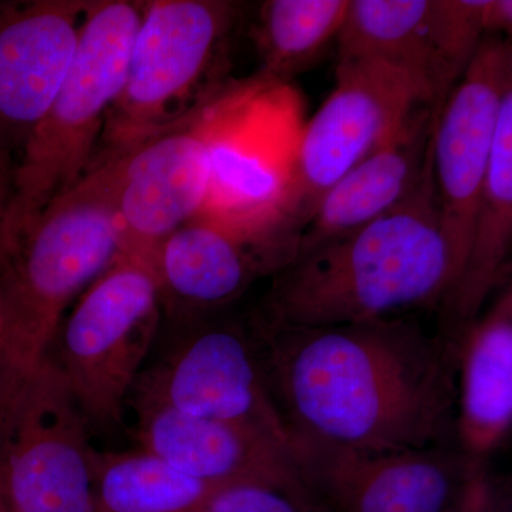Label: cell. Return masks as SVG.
Listing matches in <instances>:
<instances>
[{
    "label": "cell",
    "instance_id": "1",
    "mask_svg": "<svg viewBox=\"0 0 512 512\" xmlns=\"http://www.w3.org/2000/svg\"><path fill=\"white\" fill-rule=\"evenodd\" d=\"M289 436L362 453L439 447L456 403V349L413 319L293 326L252 318Z\"/></svg>",
    "mask_w": 512,
    "mask_h": 512
},
{
    "label": "cell",
    "instance_id": "2",
    "mask_svg": "<svg viewBox=\"0 0 512 512\" xmlns=\"http://www.w3.org/2000/svg\"><path fill=\"white\" fill-rule=\"evenodd\" d=\"M461 272L441 225L430 148L423 177L400 204L296 256L276 272L252 318L293 326L402 318L441 308Z\"/></svg>",
    "mask_w": 512,
    "mask_h": 512
},
{
    "label": "cell",
    "instance_id": "3",
    "mask_svg": "<svg viewBox=\"0 0 512 512\" xmlns=\"http://www.w3.org/2000/svg\"><path fill=\"white\" fill-rule=\"evenodd\" d=\"M121 254L114 157H97L28 227L0 235V399L46 359L74 299Z\"/></svg>",
    "mask_w": 512,
    "mask_h": 512
},
{
    "label": "cell",
    "instance_id": "4",
    "mask_svg": "<svg viewBox=\"0 0 512 512\" xmlns=\"http://www.w3.org/2000/svg\"><path fill=\"white\" fill-rule=\"evenodd\" d=\"M143 10L134 0H90L69 70L12 173L0 235L28 227L92 168Z\"/></svg>",
    "mask_w": 512,
    "mask_h": 512
},
{
    "label": "cell",
    "instance_id": "5",
    "mask_svg": "<svg viewBox=\"0 0 512 512\" xmlns=\"http://www.w3.org/2000/svg\"><path fill=\"white\" fill-rule=\"evenodd\" d=\"M242 9L228 0L144 2L97 157L117 156L170 130L220 92L229 82L225 72Z\"/></svg>",
    "mask_w": 512,
    "mask_h": 512
},
{
    "label": "cell",
    "instance_id": "6",
    "mask_svg": "<svg viewBox=\"0 0 512 512\" xmlns=\"http://www.w3.org/2000/svg\"><path fill=\"white\" fill-rule=\"evenodd\" d=\"M163 301L146 256L121 254L77 298L47 356L87 426H117L156 339Z\"/></svg>",
    "mask_w": 512,
    "mask_h": 512
},
{
    "label": "cell",
    "instance_id": "7",
    "mask_svg": "<svg viewBox=\"0 0 512 512\" xmlns=\"http://www.w3.org/2000/svg\"><path fill=\"white\" fill-rule=\"evenodd\" d=\"M86 429L49 356L0 399V500L10 512H94Z\"/></svg>",
    "mask_w": 512,
    "mask_h": 512
},
{
    "label": "cell",
    "instance_id": "8",
    "mask_svg": "<svg viewBox=\"0 0 512 512\" xmlns=\"http://www.w3.org/2000/svg\"><path fill=\"white\" fill-rule=\"evenodd\" d=\"M299 480L318 512H464L488 476L463 451L362 453L289 436Z\"/></svg>",
    "mask_w": 512,
    "mask_h": 512
},
{
    "label": "cell",
    "instance_id": "9",
    "mask_svg": "<svg viewBox=\"0 0 512 512\" xmlns=\"http://www.w3.org/2000/svg\"><path fill=\"white\" fill-rule=\"evenodd\" d=\"M335 86L288 161L284 208L302 229L323 195L424 104L404 74L370 57L338 59Z\"/></svg>",
    "mask_w": 512,
    "mask_h": 512
},
{
    "label": "cell",
    "instance_id": "10",
    "mask_svg": "<svg viewBox=\"0 0 512 512\" xmlns=\"http://www.w3.org/2000/svg\"><path fill=\"white\" fill-rule=\"evenodd\" d=\"M490 0H349L338 59L370 57L404 74L436 124L487 37Z\"/></svg>",
    "mask_w": 512,
    "mask_h": 512
},
{
    "label": "cell",
    "instance_id": "11",
    "mask_svg": "<svg viewBox=\"0 0 512 512\" xmlns=\"http://www.w3.org/2000/svg\"><path fill=\"white\" fill-rule=\"evenodd\" d=\"M301 234L291 220L248 227L195 215L164 238L151 256L163 308L191 319L224 308L256 279L291 264Z\"/></svg>",
    "mask_w": 512,
    "mask_h": 512
},
{
    "label": "cell",
    "instance_id": "12",
    "mask_svg": "<svg viewBox=\"0 0 512 512\" xmlns=\"http://www.w3.org/2000/svg\"><path fill=\"white\" fill-rule=\"evenodd\" d=\"M511 90L510 39L485 37L434 124L431 168L441 225L463 268L493 153L498 116Z\"/></svg>",
    "mask_w": 512,
    "mask_h": 512
},
{
    "label": "cell",
    "instance_id": "13",
    "mask_svg": "<svg viewBox=\"0 0 512 512\" xmlns=\"http://www.w3.org/2000/svg\"><path fill=\"white\" fill-rule=\"evenodd\" d=\"M220 92L177 126L109 156L116 160L123 254L151 261L164 238L200 214L207 198L212 124Z\"/></svg>",
    "mask_w": 512,
    "mask_h": 512
},
{
    "label": "cell",
    "instance_id": "14",
    "mask_svg": "<svg viewBox=\"0 0 512 512\" xmlns=\"http://www.w3.org/2000/svg\"><path fill=\"white\" fill-rule=\"evenodd\" d=\"M254 345L237 326L195 330L150 372L134 393L178 412L264 430L289 444Z\"/></svg>",
    "mask_w": 512,
    "mask_h": 512
},
{
    "label": "cell",
    "instance_id": "15",
    "mask_svg": "<svg viewBox=\"0 0 512 512\" xmlns=\"http://www.w3.org/2000/svg\"><path fill=\"white\" fill-rule=\"evenodd\" d=\"M133 406L141 448L181 473L217 485H264L311 504L291 448L278 437L244 424L190 416L143 394L134 393Z\"/></svg>",
    "mask_w": 512,
    "mask_h": 512
},
{
    "label": "cell",
    "instance_id": "16",
    "mask_svg": "<svg viewBox=\"0 0 512 512\" xmlns=\"http://www.w3.org/2000/svg\"><path fill=\"white\" fill-rule=\"evenodd\" d=\"M90 0H0V147L22 150L72 63Z\"/></svg>",
    "mask_w": 512,
    "mask_h": 512
},
{
    "label": "cell",
    "instance_id": "17",
    "mask_svg": "<svg viewBox=\"0 0 512 512\" xmlns=\"http://www.w3.org/2000/svg\"><path fill=\"white\" fill-rule=\"evenodd\" d=\"M433 113L420 104L406 120L333 185L302 229L298 254L365 227L416 188L430 160Z\"/></svg>",
    "mask_w": 512,
    "mask_h": 512
},
{
    "label": "cell",
    "instance_id": "18",
    "mask_svg": "<svg viewBox=\"0 0 512 512\" xmlns=\"http://www.w3.org/2000/svg\"><path fill=\"white\" fill-rule=\"evenodd\" d=\"M460 366L457 431L461 450L485 463L512 423V288L464 329L456 342Z\"/></svg>",
    "mask_w": 512,
    "mask_h": 512
},
{
    "label": "cell",
    "instance_id": "19",
    "mask_svg": "<svg viewBox=\"0 0 512 512\" xmlns=\"http://www.w3.org/2000/svg\"><path fill=\"white\" fill-rule=\"evenodd\" d=\"M512 239V90L498 116L493 153L480 198L466 264L453 292L441 305L446 336L456 346L461 333L478 318L491 293L505 279Z\"/></svg>",
    "mask_w": 512,
    "mask_h": 512
},
{
    "label": "cell",
    "instance_id": "20",
    "mask_svg": "<svg viewBox=\"0 0 512 512\" xmlns=\"http://www.w3.org/2000/svg\"><path fill=\"white\" fill-rule=\"evenodd\" d=\"M349 0H268L251 28L259 57L256 76L278 89L312 67L338 39Z\"/></svg>",
    "mask_w": 512,
    "mask_h": 512
},
{
    "label": "cell",
    "instance_id": "21",
    "mask_svg": "<svg viewBox=\"0 0 512 512\" xmlns=\"http://www.w3.org/2000/svg\"><path fill=\"white\" fill-rule=\"evenodd\" d=\"M94 512H188L227 485L187 476L148 451H96Z\"/></svg>",
    "mask_w": 512,
    "mask_h": 512
},
{
    "label": "cell",
    "instance_id": "22",
    "mask_svg": "<svg viewBox=\"0 0 512 512\" xmlns=\"http://www.w3.org/2000/svg\"><path fill=\"white\" fill-rule=\"evenodd\" d=\"M188 512H318L311 504L264 485H227Z\"/></svg>",
    "mask_w": 512,
    "mask_h": 512
},
{
    "label": "cell",
    "instance_id": "23",
    "mask_svg": "<svg viewBox=\"0 0 512 512\" xmlns=\"http://www.w3.org/2000/svg\"><path fill=\"white\" fill-rule=\"evenodd\" d=\"M464 512H511L510 498L487 476Z\"/></svg>",
    "mask_w": 512,
    "mask_h": 512
},
{
    "label": "cell",
    "instance_id": "24",
    "mask_svg": "<svg viewBox=\"0 0 512 512\" xmlns=\"http://www.w3.org/2000/svg\"><path fill=\"white\" fill-rule=\"evenodd\" d=\"M512 32L511 0H490L487 13L488 37H505L510 39Z\"/></svg>",
    "mask_w": 512,
    "mask_h": 512
},
{
    "label": "cell",
    "instance_id": "25",
    "mask_svg": "<svg viewBox=\"0 0 512 512\" xmlns=\"http://www.w3.org/2000/svg\"><path fill=\"white\" fill-rule=\"evenodd\" d=\"M10 192H12V171H10L9 154L0 147V227L8 208Z\"/></svg>",
    "mask_w": 512,
    "mask_h": 512
},
{
    "label": "cell",
    "instance_id": "26",
    "mask_svg": "<svg viewBox=\"0 0 512 512\" xmlns=\"http://www.w3.org/2000/svg\"><path fill=\"white\" fill-rule=\"evenodd\" d=\"M0 512H10L2 500H0Z\"/></svg>",
    "mask_w": 512,
    "mask_h": 512
}]
</instances>
